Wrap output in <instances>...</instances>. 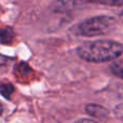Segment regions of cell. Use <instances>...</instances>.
I'll list each match as a JSON object with an SVG mask.
<instances>
[{"label":"cell","mask_w":123,"mask_h":123,"mask_svg":"<svg viewBox=\"0 0 123 123\" xmlns=\"http://www.w3.org/2000/svg\"><path fill=\"white\" fill-rule=\"evenodd\" d=\"M82 60L91 63H104L119 58L123 53V45L118 41L99 39L83 42L77 49Z\"/></svg>","instance_id":"6da1fadb"},{"label":"cell","mask_w":123,"mask_h":123,"mask_svg":"<svg viewBox=\"0 0 123 123\" xmlns=\"http://www.w3.org/2000/svg\"><path fill=\"white\" fill-rule=\"evenodd\" d=\"M117 19L112 16L99 15L87 18L81 23L77 24L74 27L72 31L77 36L83 37H94L100 36L112 31L117 25Z\"/></svg>","instance_id":"7a4b0ae2"},{"label":"cell","mask_w":123,"mask_h":123,"mask_svg":"<svg viewBox=\"0 0 123 123\" xmlns=\"http://www.w3.org/2000/svg\"><path fill=\"white\" fill-rule=\"evenodd\" d=\"M85 111L90 116H92L94 118H97V119H103L105 117H108L109 115V111L105 107L100 106V105H96V104H87L85 106Z\"/></svg>","instance_id":"3957f363"},{"label":"cell","mask_w":123,"mask_h":123,"mask_svg":"<svg viewBox=\"0 0 123 123\" xmlns=\"http://www.w3.org/2000/svg\"><path fill=\"white\" fill-rule=\"evenodd\" d=\"M15 34L11 27L0 28V42L3 44H10L12 43Z\"/></svg>","instance_id":"277c9868"},{"label":"cell","mask_w":123,"mask_h":123,"mask_svg":"<svg viewBox=\"0 0 123 123\" xmlns=\"http://www.w3.org/2000/svg\"><path fill=\"white\" fill-rule=\"evenodd\" d=\"M110 69H111V72H112L115 76L123 79V60L115 61L111 64Z\"/></svg>","instance_id":"5b68a950"},{"label":"cell","mask_w":123,"mask_h":123,"mask_svg":"<svg viewBox=\"0 0 123 123\" xmlns=\"http://www.w3.org/2000/svg\"><path fill=\"white\" fill-rule=\"evenodd\" d=\"M13 91H14V87H13V85L10 84V83H6V84L1 83V84H0V93H1L4 97L9 98V96L13 93Z\"/></svg>","instance_id":"8992f818"},{"label":"cell","mask_w":123,"mask_h":123,"mask_svg":"<svg viewBox=\"0 0 123 123\" xmlns=\"http://www.w3.org/2000/svg\"><path fill=\"white\" fill-rule=\"evenodd\" d=\"M74 123H98V122L91 120V119H80V120H77Z\"/></svg>","instance_id":"52a82bcc"},{"label":"cell","mask_w":123,"mask_h":123,"mask_svg":"<svg viewBox=\"0 0 123 123\" xmlns=\"http://www.w3.org/2000/svg\"><path fill=\"white\" fill-rule=\"evenodd\" d=\"M2 111H3V107H2L1 104H0V116L2 115Z\"/></svg>","instance_id":"ba28073f"}]
</instances>
